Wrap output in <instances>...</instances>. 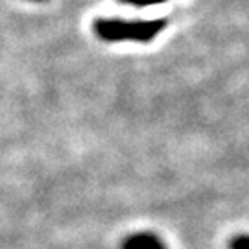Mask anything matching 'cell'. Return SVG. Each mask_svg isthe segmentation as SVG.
I'll return each instance as SVG.
<instances>
[{
	"label": "cell",
	"mask_w": 249,
	"mask_h": 249,
	"mask_svg": "<svg viewBox=\"0 0 249 249\" xmlns=\"http://www.w3.org/2000/svg\"><path fill=\"white\" fill-rule=\"evenodd\" d=\"M166 28V18L157 20H124V18H96L92 22V32L100 41L120 43H150Z\"/></svg>",
	"instance_id": "cell-1"
},
{
	"label": "cell",
	"mask_w": 249,
	"mask_h": 249,
	"mask_svg": "<svg viewBox=\"0 0 249 249\" xmlns=\"http://www.w3.org/2000/svg\"><path fill=\"white\" fill-rule=\"evenodd\" d=\"M120 249H166L157 234L153 232H135L131 236H127L122 240Z\"/></svg>",
	"instance_id": "cell-2"
},
{
	"label": "cell",
	"mask_w": 249,
	"mask_h": 249,
	"mask_svg": "<svg viewBox=\"0 0 249 249\" xmlns=\"http://www.w3.org/2000/svg\"><path fill=\"white\" fill-rule=\"evenodd\" d=\"M229 249H249V234H238L229 242Z\"/></svg>",
	"instance_id": "cell-3"
},
{
	"label": "cell",
	"mask_w": 249,
	"mask_h": 249,
	"mask_svg": "<svg viewBox=\"0 0 249 249\" xmlns=\"http://www.w3.org/2000/svg\"><path fill=\"white\" fill-rule=\"evenodd\" d=\"M122 4H129V6H137V8H146V6H153V4H162L166 0H120Z\"/></svg>",
	"instance_id": "cell-4"
},
{
	"label": "cell",
	"mask_w": 249,
	"mask_h": 249,
	"mask_svg": "<svg viewBox=\"0 0 249 249\" xmlns=\"http://www.w3.org/2000/svg\"><path fill=\"white\" fill-rule=\"evenodd\" d=\"M30 2H45V0H30Z\"/></svg>",
	"instance_id": "cell-5"
}]
</instances>
